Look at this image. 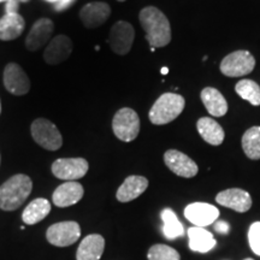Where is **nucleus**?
Segmentation results:
<instances>
[{"label":"nucleus","instance_id":"nucleus-1","mask_svg":"<svg viewBox=\"0 0 260 260\" xmlns=\"http://www.w3.org/2000/svg\"><path fill=\"white\" fill-rule=\"evenodd\" d=\"M139 19L146 32V40L148 41L151 47H165L170 44V22L160 10L154 6H147L141 10Z\"/></svg>","mask_w":260,"mask_h":260},{"label":"nucleus","instance_id":"nucleus-2","mask_svg":"<svg viewBox=\"0 0 260 260\" xmlns=\"http://www.w3.org/2000/svg\"><path fill=\"white\" fill-rule=\"evenodd\" d=\"M32 189V182L27 175L18 174L10 177L0 186V209L15 211L21 207Z\"/></svg>","mask_w":260,"mask_h":260},{"label":"nucleus","instance_id":"nucleus-3","mask_svg":"<svg viewBox=\"0 0 260 260\" xmlns=\"http://www.w3.org/2000/svg\"><path fill=\"white\" fill-rule=\"evenodd\" d=\"M184 106H186V100L180 94H162L149 110V121L155 125L168 124L183 112Z\"/></svg>","mask_w":260,"mask_h":260},{"label":"nucleus","instance_id":"nucleus-4","mask_svg":"<svg viewBox=\"0 0 260 260\" xmlns=\"http://www.w3.org/2000/svg\"><path fill=\"white\" fill-rule=\"evenodd\" d=\"M112 130L116 138H118L121 141H134L140 133L139 115L129 107H123L118 110L113 116Z\"/></svg>","mask_w":260,"mask_h":260},{"label":"nucleus","instance_id":"nucleus-5","mask_svg":"<svg viewBox=\"0 0 260 260\" xmlns=\"http://www.w3.org/2000/svg\"><path fill=\"white\" fill-rule=\"evenodd\" d=\"M30 133L34 141L47 151H57L63 145V138L56 125L46 118H38L31 123Z\"/></svg>","mask_w":260,"mask_h":260},{"label":"nucleus","instance_id":"nucleus-6","mask_svg":"<svg viewBox=\"0 0 260 260\" xmlns=\"http://www.w3.org/2000/svg\"><path fill=\"white\" fill-rule=\"evenodd\" d=\"M255 59L248 51H235L222 60L219 69L228 77H241L254 70Z\"/></svg>","mask_w":260,"mask_h":260},{"label":"nucleus","instance_id":"nucleus-7","mask_svg":"<svg viewBox=\"0 0 260 260\" xmlns=\"http://www.w3.org/2000/svg\"><path fill=\"white\" fill-rule=\"evenodd\" d=\"M135 39L134 27L125 21H119L112 25L109 35V44L116 54L124 56L132 50Z\"/></svg>","mask_w":260,"mask_h":260},{"label":"nucleus","instance_id":"nucleus-8","mask_svg":"<svg viewBox=\"0 0 260 260\" xmlns=\"http://www.w3.org/2000/svg\"><path fill=\"white\" fill-rule=\"evenodd\" d=\"M81 236V228L79 223L60 222L52 224L46 232L47 241L57 247H68L74 245Z\"/></svg>","mask_w":260,"mask_h":260},{"label":"nucleus","instance_id":"nucleus-9","mask_svg":"<svg viewBox=\"0 0 260 260\" xmlns=\"http://www.w3.org/2000/svg\"><path fill=\"white\" fill-rule=\"evenodd\" d=\"M88 161L83 158H60L52 164V174L59 180H80L88 172Z\"/></svg>","mask_w":260,"mask_h":260},{"label":"nucleus","instance_id":"nucleus-10","mask_svg":"<svg viewBox=\"0 0 260 260\" xmlns=\"http://www.w3.org/2000/svg\"><path fill=\"white\" fill-rule=\"evenodd\" d=\"M3 81L6 90L14 95H25L30 90V80L21 65L17 63H9L6 65Z\"/></svg>","mask_w":260,"mask_h":260},{"label":"nucleus","instance_id":"nucleus-11","mask_svg":"<svg viewBox=\"0 0 260 260\" xmlns=\"http://www.w3.org/2000/svg\"><path fill=\"white\" fill-rule=\"evenodd\" d=\"M164 162L175 175L180 177L191 178L197 176L199 171L197 162L177 149H169L165 152Z\"/></svg>","mask_w":260,"mask_h":260},{"label":"nucleus","instance_id":"nucleus-12","mask_svg":"<svg viewBox=\"0 0 260 260\" xmlns=\"http://www.w3.org/2000/svg\"><path fill=\"white\" fill-rule=\"evenodd\" d=\"M184 217L195 226L205 228L216 222L219 217V211L213 205L193 203L184 209Z\"/></svg>","mask_w":260,"mask_h":260},{"label":"nucleus","instance_id":"nucleus-13","mask_svg":"<svg viewBox=\"0 0 260 260\" xmlns=\"http://www.w3.org/2000/svg\"><path fill=\"white\" fill-rule=\"evenodd\" d=\"M54 31V23L50 18H40L32 24L27 39L25 47L27 50L35 52L51 41L52 34Z\"/></svg>","mask_w":260,"mask_h":260},{"label":"nucleus","instance_id":"nucleus-14","mask_svg":"<svg viewBox=\"0 0 260 260\" xmlns=\"http://www.w3.org/2000/svg\"><path fill=\"white\" fill-rule=\"evenodd\" d=\"M73 41L67 35H57L48 42L44 52V59L47 64L57 65L63 63L70 57L73 52Z\"/></svg>","mask_w":260,"mask_h":260},{"label":"nucleus","instance_id":"nucleus-15","mask_svg":"<svg viewBox=\"0 0 260 260\" xmlns=\"http://www.w3.org/2000/svg\"><path fill=\"white\" fill-rule=\"evenodd\" d=\"M216 201L228 209H232L236 212H247L252 207V198L248 191L240 189V188H232L225 189L217 194Z\"/></svg>","mask_w":260,"mask_h":260},{"label":"nucleus","instance_id":"nucleus-16","mask_svg":"<svg viewBox=\"0 0 260 260\" xmlns=\"http://www.w3.org/2000/svg\"><path fill=\"white\" fill-rule=\"evenodd\" d=\"M111 15V9L106 3L95 2L84 5L80 11V18L86 28L94 29L103 25Z\"/></svg>","mask_w":260,"mask_h":260},{"label":"nucleus","instance_id":"nucleus-17","mask_svg":"<svg viewBox=\"0 0 260 260\" xmlns=\"http://www.w3.org/2000/svg\"><path fill=\"white\" fill-rule=\"evenodd\" d=\"M83 193L82 184L75 181H68L57 187L52 195V200L57 207H69L79 203L83 198Z\"/></svg>","mask_w":260,"mask_h":260},{"label":"nucleus","instance_id":"nucleus-18","mask_svg":"<svg viewBox=\"0 0 260 260\" xmlns=\"http://www.w3.org/2000/svg\"><path fill=\"white\" fill-rule=\"evenodd\" d=\"M147 178L144 176L133 175V176L126 177L124 182L122 183V186L118 188L116 198L121 203H129V201H133L136 198H139L141 194H144V191L147 189Z\"/></svg>","mask_w":260,"mask_h":260},{"label":"nucleus","instance_id":"nucleus-19","mask_svg":"<svg viewBox=\"0 0 260 260\" xmlns=\"http://www.w3.org/2000/svg\"><path fill=\"white\" fill-rule=\"evenodd\" d=\"M105 249V240L99 234H90L80 243L76 260H99Z\"/></svg>","mask_w":260,"mask_h":260},{"label":"nucleus","instance_id":"nucleus-20","mask_svg":"<svg viewBox=\"0 0 260 260\" xmlns=\"http://www.w3.org/2000/svg\"><path fill=\"white\" fill-rule=\"evenodd\" d=\"M200 98L211 116L223 117L228 112V103L218 89L206 87L201 90Z\"/></svg>","mask_w":260,"mask_h":260},{"label":"nucleus","instance_id":"nucleus-21","mask_svg":"<svg viewBox=\"0 0 260 260\" xmlns=\"http://www.w3.org/2000/svg\"><path fill=\"white\" fill-rule=\"evenodd\" d=\"M25 21L18 14H5L0 18V40L11 41L24 31Z\"/></svg>","mask_w":260,"mask_h":260},{"label":"nucleus","instance_id":"nucleus-22","mask_svg":"<svg viewBox=\"0 0 260 260\" xmlns=\"http://www.w3.org/2000/svg\"><path fill=\"white\" fill-rule=\"evenodd\" d=\"M198 132L204 141L212 146H219L224 141V130L218 122L210 117H203L197 123Z\"/></svg>","mask_w":260,"mask_h":260},{"label":"nucleus","instance_id":"nucleus-23","mask_svg":"<svg viewBox=\"0 0 260 260\" xmlns=\"http://www.w3.org/2000/svg\"><path fill=\"white\" fill-rule=\"evenodd\" d=\"M189 248L193 252L207 253L216 246V240L212 233L200 226H191L188 229Z\"/></svg>","mask_w":260,"mask_h":260},{"label":"nucleus","instance_id":"nucleus-24","mask_svg":"<svg viewBox=\"0 0 260 260\" xmlns=\"http://www.w3.org/2000/svg\"><path fill=\"white\" fill-rule=\"evenodd\" d=\"M51 212V204L47 199L38 198L34 199L30 204L25 207L22 213V219L28 225H34L42 219H45Z\"/></svg>","mask_w":260,"mask_h":260},{"label":"nucleus","instance_id":"nucleus-25","mask_svg":"<svg viewBox=\"0 0 260 260\" xmlns=\"http://www.w3.org/2000/svg\"><path fill=\"white\" fill-rule=\"evenodd\" d=\"M162 219V234L168 240H175L177 237L183 236L184 228L178 220L176 213L171 209H165L161 211Z\"/></svg>","mask_w":260,"mask_h":260},{"label":"nucleus","instance_id":"nucleus-26","mask_svg":"<svg viewBox=\"0 0 260 260\" xmlns=\"http://www.w3.org/2000/svg\"><path fill=\"white\" fill-rule=\"evenodd\" d=\"M242 148L247 157L252 160L260 159V126H252L243 134Z\"/></svg>","mask_w":260,"mask_h":260},{"label":"nucleus","instance_id":"nucleus-27","mask_svg":"<svg viewBox=\"0 0 260 260\" xmlns=\"http://www.w3.org/2000/svg\"><path fill=\"white\" fill-rule=\"evenodd\" d=\"M236 93L246 102L252 105H260V87L259 84L252 80H241L235 86Z\"/></svg>","mask_w":260,"mask_h":260},{"label":"nucleus","instance_id":"nucleus-28","mask_svg":"<svg viewBox=\"0 0 260 260\" xmlns=\"http://www.w3.org/2000/svg\"><path fill=\"white\" fill-rule=\"evenodd\" d=\"M148 260H181L180 253L170 246L167 245H154L149 248Z\"/></svg>","mask_w":260,"mask_h":260},{"label":"nucleus","instance_id":"nucleus-29","mask_svg":"<svg viewBox=\"0 0 260 260\" xmlns=\"http://www.w3.org/2000/svg\"><path fill=\"white\" fill-rule=\"evenodd\" d=\"M248 242L252 251L260 256V222L253 223L248 230Z\"/></svg>","mask_w":260,"mask_h":260},{"label":"nucleus","instance_id":"nucleus-30","mask_svg":"<svg viewBox=\"0 0 260 260\" xmlns=\"http://www.w3.org/2000/svg\"><path fill=\"white\" fill-rule=\"evenodd\" d=\"M46 2L56 3V10H58V11H63L65 9H69L76 0H46Z\"/></svg>","mask_w":260,"mask_h":260},{"label":"nucleus","instance_id":"nucleus-31","mask_svg":"<svg viewBox=\"0 0 260 260\" xmlns=\"http://www.w3.org/2000/svg\"><path fill=\"white\" fill-rule=\"evenodd\" d=\"M214 230L219 234H228L230 230V225L226 222H224V220H219V222L214 224Z\"/></svg>","mask_w":260,"mask_h":260},{"label":"nucleus","instance_id":"nucleus-32","mask_svg":"<svg viewBox=\"0 0 260 260\" xmlns=\"http://www.w3.org/2000/svg\"><path fill=\"white\" fill-rule=\"evenodd\" d=\"M168 71H169L168 68H162V69H161V74H162V75H167Z\"/></svg>","mask_w":260,"mask_h":260},{"label":"nucleus","instance_id":"nucleus-33","mask_svg":"<svg viewBox=\"0 0 260 260\" xmlns=\"http://www.w3.org/2000/svg\"><path fill=\"white\" fill-rule=\"evenodd\" d=\"M11 2V0H0V3H6V4H8V3H10Z\"/></svg>","mask_w":260,"mask_h":260},{"label":"nucleus","instance_id":"nucleus-34","mask_svg":"<svg viewBox=\"0 0 260 260\" xmlns=\"http://www.w3.org/2000/svg\"><path fill=\"white\" fill-rule=\"evenodd\" d=\"M30 2V0H19V3H28Z\"/></svg>","mask_w":260,"mask_h":260},{"label":"nucleus","instance_id":"nucleus-35","mask_svg":"<svg viewBox=\"0 0 260 260\" xmlns=\"http://www.w3.org/2000/svg\"><path fill=\"white\" fill-rule=\"evenodd\" d=\"M0 113H2V104H0Z\"/></svg>","mask_w":260,"mask_h":260},{"label":"nucleus","instance_id":"nucleus-36","mask_svg":"<svg viewBox=\"0 0 260 260\" xmlns=\"http://www.w3.org/2000/svg\"><path fill=\"white\" fill-rule=\"evenodd\" d=\"M118 2H125V0H118Z\"/></svg>","mask_w":260,"mask_h":260},{"label":"nucleus","instance_id":"nucleus-37","mask_svg":"<svg viewBox=\"0 0 260 260\" xmlns=\"http://www.w3.org/2000/svg\"><path fill=\"white\" fill-rule=\"evenodd\" d=\"M245 260H253V259H249V258H247V259H245Z\"/></svg>","mask_w":260,"mask_h":260}]
</instances>
